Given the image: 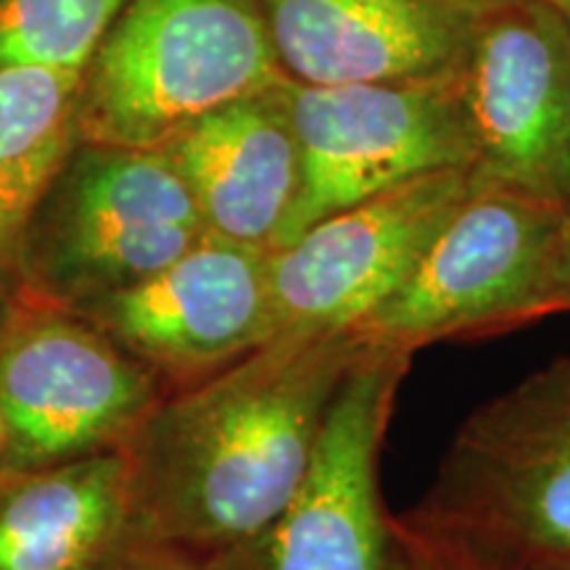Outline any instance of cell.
Listing matches in <instances>:
<instances>
[{
    "label": "cell",
    "mask_w": 570,
    "mask_h": 570,
    "mask_svg": "<svg viewBox=\"0 0 570 570\" xmlns=\"http://www.w3.org/2000/svg\"><path fill=\"white\" fill-rule=\"evenodd\" d=\"M473 183V169L423 175L327 214L273 248L275 336L354 331L412 273Z\"/></svg>",
    "instance_id": "cell-9"
},
{
    "label": "cell",
    "mask_w": 570,
    "mask_h": 570,
    "mask_svg": "<svg viewBox=\"0 0 570 570\" xmlns=\"http://www.w3.org/2000/svg\"><path fill=\"white\" fill-rule=\"evenodd\" d=\"M0 473H3V431H0Z\"/></svg>",
    "instance_id": "cell-23"
},
{
    "label": "cell",
    "mask_w": 570,
    "mask_h": 570,
    "mask_svg": "<svg viewBox=\"0 0 570 570\" xmlns=\"http://www.w3.org/2000/svg\"><path fill=\"white\" fill-rule=\"evenodd\" d=\"M106 570H217L212 562L198 560L194 554H185L169 547L146 544V541H130L117 560Z\"/></svg>",
    "instance_id": "cell-17"
},
{
    "label": "cell",
    "mask_w": 570,
    "mask_h": 570,
    "mask_svg": "<svg viewBox=\"0 0 570 570\" xmlns=\"http://www.w3.org/2000/svg\"><path fill=\"white\" fill-rule=\"evenodd\" d=\"M206 235L161 148L80 142L13 254L27 291L80 309L146 281Z\"/></svg>",
    "instance_id": "cell-4"
},
{
    "label": "cell",
    "mask_w": 570,
    "mask_h": 570,
    "mask_svg": "<svg viewBox=\"0 0 570 570\" xmlns=\"http://www.w3.org/2000/svg\"><path fill=\"white\" fill-rule=\"evenodd\" d=\"M269 40L298 85L444 77L465 63L479 19L428 0H259Z\"/></svg>",
    "instance_id": "cell-12"
},
{
    "label": "cell",
    "mask_w": 570,
    "mask_h": 570,
    "mask_svg": "<svg viewBox=\"0 0 570 570\" xmlns=\"http://www.w3.org/2000/svg\"><path fill=\"white\" fill-rule=\"evenodd\" d=\"M479 183L570 206V19L518 0L479 19L462 63Z\"/></svg>",
    "instance_id": "cell-10"
},
{
    "label": "cell",
    "mask_w": 570,
    "mask_h": 570,
    "mask_svg": "<svg viewBox=\"0 0 570 570\" xmlns=\"http://www.w3.org/2000/svg\"><path fill=\"white\" fill-rule=\"evenodd\" d=\"M127 0H0V63L80 71Z\"/></svg>",
    "instance_id": "cell-16"
},
{
    "label": "cell",
    "mask_w": 570,
    "mask_h": 570,
    "mask_svg": "<svg viewBox=\"0 0 570 570\" xmlns=\"http://www.w3.org/2000/svg\"><path fill=\"white\" fill-rule=\"evenodd\" d=\"M291 111L302 185L281 248L317 219L396 185L479 159L462 69L444 77L370 85H298Z\"/></svg>",
    "instance_id": "cell-8"
},
{
    "label": "cell",
    "mask_w": 570,
    "mask_h": 570,
    "mask_svg": "<svg viewBox=\"0 0 570 570\" xmlns=\"http://www.w3.org/2000/svg\"><path fill=\"white\" fill-rule=\"evenodd\" d=\"M167 383L77 309L27 291L0 333L3 473L125 452Z\"/></svg>",
    "instance_id": "cell-6"
},
{
    "label": "cell",
    "mask_w": 570,
    "mask_h": 570,
    "mask_svg": "<svg viewBox=\"0 0 570 570\" xmlns=\"http://www.w3.org/2000/svg\"><path fill=\"white\" fill-rule=\"evenodd\" d=\"M550 304L552 315H558V312H570V206L566 209V217H562L558 254H554Z\"/></svg>",
    "instance_id": "cell-18"
},
{
    "label": "cell",
    "mask_w": 570,
    "mask_h": 570,
    "mask_svg": "<svg viewBox=\"0 0 570 570\" xmlns=\"http://www.w3.org/2000/svg\"><path fill=\"white\" fill-rule=\"evenodd\" d=\"M21 294H24V281H21L19 269L9 259L0 256V333L9 325L13 309L19 306Z\"/></svg>",
    "instance_id": "cell-19"
},
{
    "label": "cell",
    "mask_w": 570,
    "mask_h": 570,
    "mask_svg": "<svg viewBox=\"0 0 570 570\" xmlns=\"http://www.w3.org/2000/svg\"><path fill=\"white\" fill-rule=\"evenodd\" d=\"M367 348L352 331L283 333L164 399L125 449L132 539L206 562L254 539L296 494Z\"/></svg>",
    "instance_id": "cell-1"
},
{
    "label": "cell",
    "mask_w": 570,
    "mask_h": 570,
    "mask_svg": "<svg viewBox=\"0 0 570 570\" xmlns=\"http://www.w3.org/2000/svg\"><path fill=\"white\" fill-rule=\"evenodd\" d=\"M412 354L367 348L333 399L304 481L217 570H412V541L381 491V454Z\"/></svg>",
    "instance_id": "cell-7"
},
{
    "label": "cell",
    "mask_w": 570,
    "mask_h": 570,
    "mask_svg": "<svg viewBox=\"0 0 570 570\" xmlns=\"http://www.w3.org/2000/svg\"><path fill=\"white\" fill-rule=\"evenodd\" d=\"M428 3L446 6V9L462 11L473 19H483V17H489V13L508 9V6L518 3V0H428Z\"/></svg>",
    "instance_id": "cell-21"
},
{
    "label": "cell",
    "mask_w": 570,
    "mask_h": 570,
    "mask_svg": "<svg viewBox=\"0 0 570 570\" xmlns=\"http://www.w3.org/2000/svg\"><path fill=\"white\" fill-rule=\"evenodd\" d=\"M288 85L235 98L161 146L188 185L206 233L267 252L281 244L302 185Z\"/></svg>",
    "instance_id": "cell-13"
},
{
    "label": "cell",
    "mask_w": 570,
    "mask_h": 570,
    "mask_svg": "<svg viewBox=\"0 0 570 570\" xmlns=\"http://www.w3.org/2000/svg\"><path fill=\"white\" fill-rule=\"evenodd\" d=\"M407 537L412 541V570H475L473 566H468V562L452 558V554L441 552L436 547L415 539L410 531Z\"/></svg>",
    "instance_id": "cell-20"
},
{
    "label": "cell",
    "mask_w": 570,
    "mask_h": 570,
    "mask_svg": "<svg viewBox=\"0 0 570 570\" xmlns=\"http://www.w3.org/2000/svg\"><path fill=\"white\" fill-rule=\"evenodd\" d=\"M566 209L475 180L412 273L352 333L370 348L415 354L550 317Z\"/></svg>",
    "instance_id": "cell-5"
},
{
    "label": "cell",
    "mask_w": 570,
    "mask_h": 570,
    "mask_svg": "<svg viewBox=\"0 0 570 570\" xmlns=\"http://www.w3.org/2000/svg\"><path fill=\"white\" fill-rule=\"evenodd\" d=\"M399 520L475 570H570V352L483 402Z\"/></svg>",
    "instance_id": "cell-2"
},
{
    "label": "cell",
    "mask_w": 570,
    "mask_h": 570,
    "mask_svg": "<svg viewBox=\"0 0 570 570\" xmlns=\"http://www.w3.org/2000/svg\"><path fill=\"white\" fill-rule=\"evenodd\" d=\"M283 80L259 0H127L82 69L77 140L161 148Z\"/></svg>",
    "instance_id": "cell-3"
},
{
    "label": "cell",
    "mask_w": 570,
    "mask_h": 570,
    "mask_svg": "<svg viewBox=\"0 0 570 570\" xmlns=\"http://www.w3.org/2000/svg\"><path fill=\"white\" fill-rule=\"evenodd\" d=\"M544 3L554 6V9L562 11V13H566V17L570 19V0H544Z\"/></svg>",
    "instance_id": "cell-22"
},
{
    "label": "cell",
    "mask_w": 570,
    "mask_h": 570,
    "mask_svg": "<svg viewBox=\"0 0 570 570\" xmlns=\"http://www.w3.org/2000/svg\"><path fill=\"white\" fill-rule=\"evenodd\" d=\"M130 541L125 452L0 473V570H106Z\"/></svg>",
    "instance_id": "cell-14"
},
{
    "label": "cell",
    "mask_w": 570,
    "mask_h": 570,
    "mask_svg": "<svg viewBox=\"0 0 570 570\" xmlns=\"http://www.w3.org/2000/svg\"><path fill=\"white\" fill-rule=\"evenodd\" d=\"M77 312L175 394L275 338L269 252L206 233L159 273Z\"/></svg>",
    "instance_id": "cell-11"
},
{
    "label": "cell",
    "mask_w": 570,
    "mask_h": 570,
    "mask_svg": "<svg viewBox=\"0 0 570 570\" xmlns=\"http://www.w3.org/2000/svg\"><path fill=\"white\" fill-rule=\"evenodd\" d=\"M80 71L0 63V256L13 254L77 146Z\"/></svg>",
    "instance_id": "cell-15"
}]
</instances>
